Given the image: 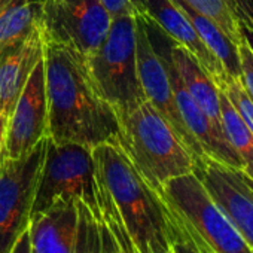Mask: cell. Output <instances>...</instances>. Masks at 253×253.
Instances as JSON below:
<instances>
[{
  "label": "cell",
  "instance_id": "obj_1",
  "mask_svg": "<svg viewBox=\"0 0 253 253\" xmlns=\"http://www.w3.org/2000/svg\"><path fill=\"white\" fill-rule=\"evenodd\" d=\"M103 220L121 253H166L182 234L157 189L113 143L92 148Z\"/></svg>",
  "mask_w": 253,
  "mask_h": 253
},
{
  "label": "cell",
  "instance_id": "obj_11",
  "mask_svg": "<svg viewBox=\"0 0 253 253\" xmlns=\"http://www.w3.org/2000/svg\"><path fill=\"white\" fill-rule=\"evenodd\" d=\"M45 136H48V100L42 57L8 118L2 161L24 157Z\"/></svg>",
  "mask_w": 253,
  "mask_h": 253
},
{
  "label": "cell",
  "instance_id": "obj_4",
  "mask_svg": "<svg viewBox=\"0 0 253 253\" xmlns=\"http://www.w3.org/2000/svg\"><path fill=\"white\" fill-rule=\"evenodd\" d=\"M158 192L180 229V241L200 253H253L194 171L170 179Z\"/></svg>",
  "mask_w": 253,
  "mask_h": 253
},
{
  "label": "cell",
  "instance_id": "obj_13",
  "mask_svg": "<svg viewBox=\"0 0 253 253\" xmlns=\"http://www.w3.org/2000/svg\"><path fill=\"white\" fill-rule=\"evenodd\" d=\"M157 49L164 55V58L167 61V69H169L176 104H177L179 113L182 116V121L188 128V131L191 133V136L194 137V140L197 142V145L200 146L203 155L213 158V160H216L225 166H229L232 169L241 170L243 169L241 161L237 157V154L234 152V149L229 145L225 134H222L216 130V126L211 124V121L207 118V115L201 110V107L197 104V101L188 92L179 73L170 63L166 51H161L160 48H157Z\"/></svg>",
  "mask_w": 253,
  "mask_h": 253
},
{
  "label": "cell",
  "instance_id": "obj_9",
  "mask_svg": "<svg viewBox=\"0 0 253 253\" xmlns=\"http://www.w3.org/2000/svg\"><path fill=\"white\" fill-rule=\"evenodd\" d=\"M41 30L45 41L86 58L106 38L112 17L100 0H41Z\"/></svg>",
  "mask_w": 253,
  "mask_h": 253
},
{
  "label": "cell",
  "instance_id": "obj_21",
  "mask_svg": "<svg viewBox=\"0 0 253 253\" xmlns=\"http://www.w3.org/2000/svg\"><path fill=\"white\" fill-rule=\"evenodd\" d=\"M217 89H220L228 97L229 103L234 106L240 118L246 122V125L253 133V100L243 86L241 81L237 78H228L226 82Z\"/></svg>",
  "mask_w": 253,
  "mask_h": 253
},
{
  "label": "cell",
  "instance_id": "obj_26",
  "mask_svg": "<svg viewBox=\"0 0 253 253\" xmlns=\"http://www.w3.org/2000/svg\"><path fill=\"white\" fill-rule=\"evenodd\" d=\"M6 125H8V119L2 113V109H0V163H2V151H3L5 137H6Z\"/></svg>",
  "mask_w": 253,
  "mask_h": 253
},
{
  "label": "cell",
  "instance_id": "obj_3",
  "mask_svg": "<svg viewBox=\"0 0 253 253\" xmlns=\"http://www.w3.org/2000/svg\"><path fill=\"white\" fill-rule=\"evenodd\" d=\"M116 118L118 146L154 189L194 171L195 158L148 98Z\"/></svg>",
  "mask_w": 253,
  "mask_h": 253
},
{
  "label": "cell",
  "instance_id": "obj_15",
  "mask_svg": "<svg viewBox=\"0 0 253 253\" xmlns=\"http://www.w3.org/2000/svg\"><path fill=\"white\" fill-rule=\"evenodd\" d=\"M43 35L41 23L27 39L0 61V109L8 119L33 69L43 57Z\"/></svg>",
  "mask_w": 253,
  "mask_h": 253
},
{
  "label": "cell",
  "instance_id": "obj_18",
  "mask_svg": "<svg viewBox=\"0 0 253 253\" xmlns=\"http://www.w3.org/2000/svg\"><path fill=\"white\" fill-rule=\"evenodd\" d=\"M179 6L183 9L185 15L200 35L201 41L206 43V46L211 51V54L220 61L225 72L231 78L240 79L241 70H240V57H238V46L219 29V26L207 18L206 15L194 11L192 8L182 3L180 0H176Z\"/></svg>",
  "mask_w": 253,
  "mask_h": 253
},
{
  "label": "cell",
  "instance_id": "obj_29",
  "mask_svg": "<svg viewBox=\"0 0 253 253\" xmlns=\"http://www.w3.org/2000/svg\"><path fill=\"white\" fill-rule=\"evenodd\" d=\"M11 2H12V0H0V11H2L3 8H6Z\"/></svg>",
  "mask_w": 253,
  "mask_h": 253
},
{
  "label": "cell",
  "instance_id": "obj_17",
  "mask_svg": "<svg viewBox=\"0 0 253 253\" xmlns=\"http://www.w3.org/2000/svg\"><path fill=\"white\" fill-rule=\"evenodd\" d=\"M41 0H12L0 11V61L12 54L41 23Z\"/></svg>",
  "mask_w": 253,
  "mask_h": 253
},
{
  "label": "cell",
  "instance_id": "obj_23",
  "mask_svg": "<svg viewBox=\"0 0 253 253\" xmlns=\"http://www.w3.org/2000/svg\"><path fill=\"white\" fill-rule=\"evenodd\" d=\"M238 57H240V70H241L240 81L253 100V52L243 38L241 42L238 43Z\"/></svg>",
  "mask_w": 253,
  "mask_h": 253
},
{
  "label": "cell",
  "instance_id": "obj_31",
  "mask_svg": "<svg viewBox=\"0 0 253 253\" xmlns=\"http://www.w3.org/2000/svg\"><path fill=\"white\" fill-rule=\"evenodd\" d=\"M166 253H174V252H173V249H170V250H169V252H166Z\"/></svg>",
  "mask_w": 253,
  "mask_h": 253
},
{
  "label": "cell",
  "instance_id": "obj_16",
  "mask_svg": "<svg viewBox=\"0 0 253 253\" xmlns=\"http://www.w3.org/2000/svg\"><path fill=\"white\" fill-rule=\"evenodd\" d=\"M170 41V46L167 48L166 54L179 73L185 88L201 107V110L207 115L211 124L216 126V130L223 134L222 122H220V103H219V89L210 76L203 70L194 55L180 46L179 43Z\"/></svg>",
  "mask_w": 253,
  "mask_h": 253
},
{
  "label": "cell",
  "instance_id": "obj_24",
  "mask_svg": "<svg viewBox=\"0 0 253 253\" xmlns=\"http://www.w3.org/2000/svg\"><path fill=\"white\" fill-rule=\"evenodd\" d=\"M231 5L238 21L253 30V0H231Z\"/></svg>",
  "mask_w": 253,
  "mask_h": 253
},
{
  "label": "cell",
  "instance_id": "obj_27",
  "mask_svg": "<svg viewBox=\"0 0 253 253\" xmlns=\"http://www.w3.org/2000/svg\"><path fill=\"white\" fill-rule=\"evenodd\" d=\"M240 35H241V38L246 41V43L249 45V48L253 52V30L249 26H246L244 23H241V21H240Z\"/></svg>",
  "mask_w": 253,
  "mask_h": 253
},
{
  "label": "cell",
  "instance_id": "obj_20",
  "mask_svg": "<svg viewBox=\"0 0 253 253\" xmlns=\"http://www.w3.org/2000/svg\"><path fill=\"white\" fill-rule=\"evenodd\" d=\"M180 2L214 21L219 29L238 46L241 42L240 21L232 9L231 0H180Z\"/></svg>",
  "mask_w": 253,
  "mask_h": 253
},
{
  "label": "cell",
  "instance_id": "obj_30",
  "mask_svg": "<svg viewBox=\"0 0 253 253\" xmlns=\"http://www.w3.org/2000/svg\"><path fill=\"white\" fill-rule=\"evenodd\" d=\"M244 177H246V180H247V183H249V186H250V188L253 189V180H250V179H249V177H247L246 174H244Z\"/></svg>",
  "mask_w": 253,
  "mask_h": 253
},
{
  "label": "cell",
  "instance_id": "obj_2",
  "mask_svg": "<svg viewBox=\"0 0 253 253\" xmlns=\"http://www.w3.org/2000/svg\"><path fill=\"white\" fill-rule=\"evenodd\" d=\"M43 42L48 137L88 148L118 145L116 113L97 92L84 58L63 45Z\"/></svg>",
  "mask_w": 253,
  "mask_h": 253
},
{
  "label": "cell",
  "instance_id": "obj_19",
  "mask_svg": "<svg viewBox=\"0 0 253 253\" xmlns=\"http://www.w3.org/2000/svg\"><path fill=\"white\" fill-rule=\"evenodd\" d=\"M220 122L225 137L241 161V171L253 180V133L240 118L228 97L219 89Z\"/></svg>",
  "mask_w": 253,
  "mask_h": 253
},
{
  "label": "cell",
  "instance_id": "obj_8",
  "mask_svg": "<svg viewBox=\"0 0 253 253\" xmlns=\"http://www.w3.org/2000/svg\"><path fill=\"white\" fill-rule=\"evenodd\" d=\"M46 149L48 136L24 157L0 163V253H11L29 229Z\"/></svg>",
  "mask_w": 253,
  "mask_h": 253
},
{
  "label": "cell",
  "instance_id": "obj_5",
  "mask_svg": "<svg viewBox=\"0 0 253 253\" xmlns=\"http://www.w3.org/2000/svg\"><path fill=\"white\" fill-rule=\"evenodd\" d=\"M84 61L97 92L116 116L146 100L137 73L134 17L112 20L103 42Z\"/></svg>",
  "mask_w": 253,
  "mask_h": 253
},
{
  "label": "cell",
  "instance_id": "obj_7",
  "mask_svg": "<svg viewBox=\"0 0 253 253\" xmlns=\"http://www.w3.org/2000/svg\"><path fill=\"white\" fill-rule=\"evenodd\" d=\"M57 200H81L94 213L101 216L97 198L92 148L72 142L57 143L48 137V149L38 182L30 220Z\"/></svg>",
  "mask_w": 253,
  "mask_h": 253
},
{
  "label": "cell",
  "instance_id": "obj_22",
  "mask_svg": "<svg viewBox=\"0 0 253 253\" xmlns=\"http://www.w3.org/2000/svg\"><path fill=\"white\" fill-rule=\"evenodd\" d=\"M112 20L119 17H148L146 0H100Z\"/></svg>",
  "mask_w": 253,
  "mask_h": 253
},
{
  "label": "cell",
  "instance_id": "obj_25",
  "mask_svg": "<svg viewBox=\"0 0 253 253\" xmlns=\"http://www.w3.org/2000/svg\"><path fill=\"white\" fill-rule=\"evenodd\" d=\"M11 253H32V244H30V234L29 229L26 232H23V235L18 238V241L15 243L14 249Z\"/></svg>",
  "mask_w": 253,
  "mask_h": 253
},
{
  "label": "cell",
  "instance_id": "obj_10",
  "mask_svg": "<svg viewBox=\"0 0 253 253\" xmlns=\"http://www.w3.org/2000/svg\"><path fill=\"white\" fill-rule=\"evenodd\" d=\"M136 52H137V73L140 85L146 98L158 109V112L167 119L173 130L192 154V157H204L200 146L185 126L182 116L179 113L174 91L171 86V79L167 69V61L164 55L154 46L149 36L148 26L142 17L136 18Z\"/></svg>",
  "mask_w": 253,
  "mask_h": 253
},
{
  "label": "cell",
  "instance_id": "obj_6",
  "mask_svg": "<svg viewBox=\"0 0 253 253\" xmlns=\"http://www.w3.org/2000/svg\"><path fill=\"white\" fill-rule=\"evenodd\" d=\"M32 253H121L101 216L81 200H57L29 225Z\"/></svg>",
  "mask_w": 253,
  "mask_h": 253
},
{
  "label": "cell",
  "instance_id": "obj_12",
  "mask_svg": "<svg viewBox=\"0 0 253 253\" xmlns=\"http://www.w3.org/2000/svg\"><path fill=\"white\" fill-rule=\"evenodd\" d=\"M194 173L253 250V189L244 173L209 157L195 160Z\"/></svg>",
  "mask_w": 253,
  "mask_h": 253
},
{
  "label": "cell",
  "instance_id": "obj_28",
  "mask_svg": "<svg viewBox=\"0 0 253 253\" xmlns=\"http://www.w3.org/2000/svg\"><path fill=\"white\" fill-rule=\"evenodd\" d=\"M173 252L174 253H200L198 250H195L192 246H189L185 241H177L173 244Z\"/></svg>",
  "mask_w": 253,
  "mask_h": 253
},
{
  "label": "cell",
  "instance_id": "obj_14",
  "mask_svg": "<svg viewBox=\"0 0 253 253\" xmlns=\"http://www.w3.org/2000/svg\"><path fill=\"white\" fill-rule=\"evenodd\" d=\"M146 6L148 17L145 18L155 23L169 39L188 49L217 88L231 78L226 75L220 61L201 41L200 35L176 0H146Z\"/></svg>",
  "mask_w": 253,
  "mask_h": 253
}]
</instances>
